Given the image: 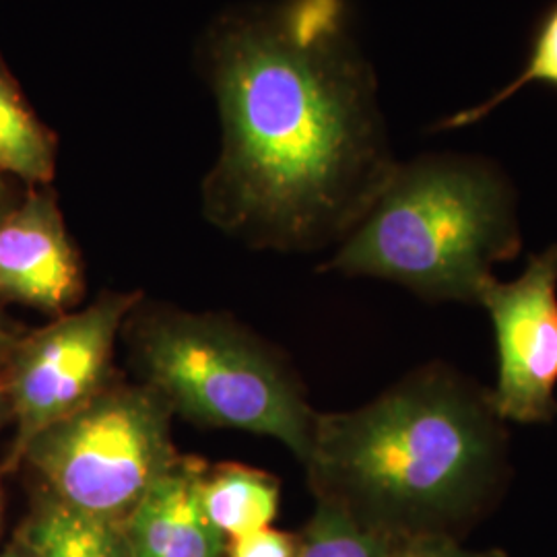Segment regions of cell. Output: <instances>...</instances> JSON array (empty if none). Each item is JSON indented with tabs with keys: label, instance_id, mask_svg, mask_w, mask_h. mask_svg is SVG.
I'll return each instance as SVG.
<instances>
[{
	"label": "cell",
	"instance_id": "6da1fadb",
	"mask_svg": "<svg viewBox=\"0 0 557 557\" xmlns=\"http://www.w3.org/2000/svg\"><path fill=\"white\" fill-rule=\"evenodd\" d=\"M199 66L221 122L202 215L259 250L341 244L397 161L347 0H267L209 23Z\"/></svg>",
	"mask_w": 557,
	"mask_h": 557
},
{
	"label": "cell",
	"instance_id": "7a4b0ae2",
	"mask_svg": "<svg viewBox=\"0 0 557 557\" xmlns=\"http://www.w3.org/2000/svg\"><path fill=\"white\" fill-rule=\"evenodd\" d=\"M314 498L397 543L465 537L510 483L492 391L428 363L351 411L319 413L301 462Z\"/></svg>",
	"mask_w": 557,
	"mask_h": 557
},
{
	"label": "cell",
	"instance_id": "3957f363",
	"mask_svg": "<svg viewBox=\"0 0 557 557\" xmlns=\"http://www.w3.org/2000/svg\"><path fill=\"white\" fill-rule=\"evenodd\" d=\"M520 244L517 195L496 163L423 156L397 163L326 269L393 281L430 301L478 304Z\"/></svg>",
	"mask_w": 557,
	"mask_h": 557
},
{
	"label": "cell",
	"instance_id": "277c9868",
	"mask_svg": "<svg viewBox=\"0 0 557 557\" xmlns=\"http://www.w3.org/2000/svg\"><path fill=\"white\" fill-rule=\"evenodd\" d=\"M140 301L122 333L140 382L174 416L277 440L306 460L319 411L287 359L225 314Z\"/></svg>",
	"mask_w": 557,
	"mask_h": 557
},
{
	"label": "cell",
	"instance_id": "5b68a950",
	"mask_svg": "<svg viewBox=\"0 0 557 557\" xmlns=\"http://www.w3.org/2000/svg\"><path fill=\"white\" fill-rule=\"evenodd\" d=\"M172 418L151 386L114 380L32 440L21 465L71 508L124 524L180 457Z\"/></svg>",
	"mask_w": 557,
	"mask_h": 557
},
{
	"label": "cell",
	"instance_id": "8992f818",
	"mask_svg": "<svg viewBox=\"0 0 557 557\" xmlns=\"http://www.w3.org/2000/svg\"><path fill=\"white\" fill-rule=\"evenodd\" d=\"M143 299L139 292H106L89 306L17 335L2 361L15 436L0 469H20L29 442L114 382L119 335Z\"/></svg>",
	"mask_w": 557,
	"mask_h": 557
},
{
	"label": "cell",
	"instance_id": "52a82bcc",
	"mask_svg": "<svg viewBox=\"0 0 557 557\" xmlns=\"http://www.w3.org/2000/svg\"><path fill=\"white\" fill-rule=\"evenodd\" d=\"M498 345L492 391L499 418L547 423L557 416V244L531 257L517 278H492L479 294Z\"/></svg>",
	"mask_w": 557,
	"mask_h": 557
},
{
	"label": "cell",
	"instance_id": "ba28073f",
	"mask_svg": "<svg viewBox=\"0 0 557 557\" xmlns=\"http://www.w3.org/2000/svg\"><path fill=\"white\" fill-rule=\"evenodd\" d=\"M85 296V271L50 186H25L0 220V301L52 317L73 312Z\"/></svg>",
	"mask_w": 557,
	"mask_h": 557
},
{
	"label": "cell",
	"instance_id": "9c48e42d",
	"mask_svg": "<svg viewBox=\"0 0 557 557\" xmlns=\"http://www.w3.org/2000/svg\"><path fill=\"white\" fill-rule=\"evenodd\" d=\"M207 462L180 455L124 522L133 557H225V539L202 506Z\"/></svg>",
	"mask_w": 557,
	"mask_h": 557
},
{
	"label": "cell",
	"instance_id": "30bf717a",
	"mask_svg": "<svg viewBox=\"0 0 557 557\" xmlns=\"http://www.w3.org/2000/svg\"><path fill=\"white\" fill-rule=\"evenodd\" d=\"M13 541L27 557H133L124 524L75 510L41 485Z\"/></svg>",
	"mask_w": 557,
	"mask_h": 557
},
{
	"label": "cell",
	"instance_id": "8fae6325",
	"mask_svg": "<svg viewBox=\"0 0 557 557\" xmlns=\"http://www.w3.org/2000/svg\"><path fill=\"white\" fill-rule=\"evenodd\" d=\"M57 161L59 135L36 114L0 59V174L25 186H50Z\"/></svg>",
	"mask_w": 557,
	"mask_h": 557
},
{
	"label": "cell",
	"instance_id": "7c38bea8",
	"mask_svg": "<svg viewBox=\"0 0 557 557\" xmlns=\"http://www.w3.org/2000/svg\"><path fill=\"white\" fill-rule=\"evenodd\" d=\"M202 506L225 541L273 527L281 502L278 479L238 462L205 473Z\"/></svg>",
	"mask_w": 557,
	"mask_h": 557
},
{
	"label": "cell",
	"instance_id": "4fadbf2b",
	"mask_svg": "<svg viewBox=\"0 0 557 557\" xmlns=\"http://www.w3.org/2000/svg\"><path fill=\"white\" fill-rule=\"evenodd\" d=\"M398 545L335 504L317 499L312 517L298 535L296 557H397Z\"/></svg>",
	"mask_w": 557,
	"mask_h": 557
},
{
	"label": "cell",
	"instance_id": "5bb4252c",
	"mask_svg": "<svg viewBox=\"0 0 557 557\" xmlns=\"http://www.w3.org/2000/svg\"><path fill=\"white\" fill-rule=\"evenodd\" d=\"M533 83L552 85L557 89V2L539 23L537 34L533 40V50L517 79L510 81L504 89H499L498 94L481 101L479 106L457 112L450 119L444 120L440 124V128L457 131L462 126L475 124L479 120L487 119L504 101L512 100L518 91H522L524 87H529Z\"/></svg>",
	"mask_w": 557,
	"mask_h": 557
},
{
	"label": "cell",
	"instance_id": "9a60e30c",
	"mask_svg": "<svg viewBox=\"0 0 557 557\" xmlns=\"http://www.w3.org/2000/svg\"><path fill=\"white\" fill-rule=\"evenodd\" d=\"M298 535L273 527L225 541V557H296Z\"/></svg>",
	"mask_w": 557,
	"mask_h": 557
},
{
	"label": "cell",
	"instance_id": "2e32d148",
	"mask_svg": "<svg viewBox=\"0 0 557 557\" xmlns=\"http://www.w3.org/2000/svg\"><path fill=\"white\" fill-rule=\"evenodd\" d=\"M397 557H508L502 549H471L455 539H418L398 545Z\"/></svg>",
	"mask_w": 557,
	"mask_h": 557
},
{
	"label": "cell",
	"instance_id": "e0dca14e",
	"mask_svg": "<svg viewBox=\"0 0 557 557\" xmlns=\"http://www.w3.org/2000/svg\"><path fill=\"white\" fill-rule=\"evenodd\" d=\"M25 190H21L17 180L0 174V220L20 202Z\"/></svg>",
	"mask_w": 557,
	"mask_h": 557
},
{
	"label": "cell",
	"instance_id": "ac0fdd59",
	"mask_svg": "<svg viewBox=\"0 0 557 557\" xmlns=\"http://www.w3.org/2000/svg\"><path fill=\"white\" fill-rule=\"evenodd\" d=\"M11 421V403H9V391H7V382L4 374L0 368V430Z\"/></svg>",
	"mask_w": 557,
	"mask_h": 557
},
{
	"label": "cell",
	"instance_id": "d6986e66",
	"mask_svg": "<svg viewBox=\"0 0 557 557\" xmlns=\"http://www.w3.org/2000/svg\"><path fill=\"white\" fill-rule=\"evenodd\" d=\"M15 337H17V335H13V333L4 326V319H2V301H0V366H2V361L7 358V351H9V347L13 345Z\"/></svg>",
	"mask_w": 557,
	"mask_h": 557
},
{
	"label": "cell",
	"instance_id": "ffe728a7",
	"mask_svg": "<svg viewBox=\"0 0 557 557\" xmlns=\"http://www.w3.org/2000/svg\"><path fill=\"white\" fill-rule=\"evenodd\" d=\"M0 557H27V554H25V549L21 547L17 541H11V545H7V547L0 552Z\"/></svg>",
	"mask_w": 557,
	"mask_h": 557
},
{
	"label": "cell",
	"instance_id": "44dd1931",
	"mask_svg": "<svg viewBox=\"0 0 557 557\" xmlns=\"http://www.w3.org/2000/svg\"><path fill=\"white\" fill-rule=\"evenodd\" d=\"M2 475H4V471L0 469V529H2V506H4V496H2Z\"/></svg>",
	"mask_w": 557,
	"mask_h": 557
}]
</instances>
